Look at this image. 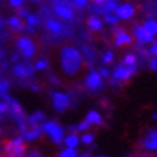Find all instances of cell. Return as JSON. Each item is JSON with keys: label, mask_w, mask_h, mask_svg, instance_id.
<instances>
[{"label": "cell", "mask_w": 157, "mask_h": 157, "mask_svg": "<svg viewBox=\"0 0 157 157\" xmlns=\"http://www.w3.org/2000/svg\"><path fill=\"white\" fill-rule=\"evenodd\" d=\"M91 2H94L95 5H102V3H105L107 0H91Z\"/></svg>", "instance_id": "37"}, {"label": "cell", "mask_w": 157, "mask_h": 157, "mask_svg": "<svg viewBox=\"0 0 157 157\" xmlns=\"http://www.w3.org/2000/svg\"><path fill=\"white\" fill-rule=\"evenodd\" d=\"M0 157H2V154H0Z\"/></svg>", "instance_id": "42"}, {"label": "cell", "mask_w": 157, "mask_h": 157, "mask_svg": "<svg viewBox=\"0 0 157 157\" xmlns=\"http://www.w3.org/2000/svg\"><path fill=\"white\" fill-rule=\"evenodd\" d=\"M86 121L90 124H97V125H101L102 124V117H101L97 111H90L88 115H86Z\"/></svg>", "instance_id": "16"}, {"label": "cell", "mask_w": 157, "mask_h": 157, "mask_svg": "<svg viewBox=\"0 0 157 157\" xmlns=\"http://www.w3.org/2000/svg\"><path fill=\"white\" fill-rule=\"evenodd\" d=\"M46 28H48L51 32H53V33H61L62 32L61 22H58V20H55V19H48L46 20Z\"/></svg>", "instance_id": "15"}, {"label": "cell", "mask_w": 157, "mask_h": 157, "mask_svg": "<svg viewBox=\"0 0 157 157\" xmlns=\"http://www.w3.org/2000/svg\"><path fill=\"white\" fill-rule=\"evenodd\" d=\"M7 88H9V82H7V81L0 82V92H5Z\"/></svg>", "instance_id": "28"}, {"label": "cell", "mask_w": 157, "mask_h": 157, "mask_svg": "<svg viewBox=\"0 0 157 157\" xmlns=\"http://www.w3.org/2000/svg\"><path fill=\"white\" fill-rule=\"evenodd\" d=\"M23 3V0H10V5L13 6V7H20Z\"/></svg>", "instance_id": "29"}, {"label": "cell", "mask_w": 157, "mask_h": 157, "mask_svg": "<svg viewBox=\"0 0 157 157\" xmlns=\"http://www.w3.org/2000/svg\"><path fill=\"white\" fill-rule=\"evenodd\" d=\"M9 26L13 29V30H22V29H25V22L20 20L19 17H10Z\"/></svg>", "instance_id": "17"}, {"label": "cell", "mask_w": 157, "mask_h": 157, "mask_svg": "<svg viewBox=\"0 0 157 157\" xmlns=\"http://www.w3.org/2000/svg\"><path fill=\"white\" fill-rule=\"evenodd\" d=\"M90 125H91V124H90V123H88V121H86V120H85L84 123H81V124H79V125H78V130H86V128H88V127H90Z\"/></svg>", "instance_id": "31"}, {"label": "cell", "mask_w": 157, "mask_h": 157, "mask_svg": "<svg viewBox=\"0 0 157 157\" xmlns=\"http://www.w3.org/2000/svg\"><path fill=\"white\" fill-rule=\"evenodd\" d=\"M0 28H2V20H0Z\"/></svg>", "instance_id": "40"}, {"label": "cell", "mask_w": 157, "mask_h": 157, "mask_svg": "<svg viewBox=\"0 0 157 157\" xmlns=\"http://www.w3.org/2000/svg\"><path fill=\"white\" fill-rule=\"evenodd\" d=\"M5 157H25L26 153V144L23 138H14L5 141Z\"/></svg>", "instance_id": "2"}, {"label": "cell", "mask_w": 157, "mask_h": 157, "mask_svg": "<svg viewBox=\"0 0 157 157\" xmlns=\"http://www.w3.org/2000/svg\"><path fill=\"white\" fill-rule=\"evenodd\" d=\"M143 26H144V29L147 30L148 33L151 35V36L157 35V22H154V20H147Z\"/></svg>", "instance_id": "18"}, {"label": "cell", "mask_w": 157, "mask_h": 157, "mask_svg": "<svg viewBox=\"0 0 157 157\" xmlns=\"http://www.w3.org/2000/svg\"><path fill=\"white\" fill-rule=\"evenodd\" d=\"M102 5H104V14L105 13H111V12H115L117 7H118V5H117L115 0H108V2H105V3H102Z\"/></svg>", "instance_id": "19"}, {"label": "cell", "mask_w": 157, "mask_h": 157, "mask_svg": "<svg viewBox=\"0 0 157 157\" xmlns=\"http://www.w3.org/2000/svg\"><path fill=\"white\" fill-rule=\"evenodd\" d=\"M52 102L53 107L56 109L58 113H63L65 109H68L71 101H69V97L63 92H53L52 94Z\"/></svg>", "instance_id": "6"}, {"label": "cell", "mask_w": 157, "mask_h": 157, "mask_svg": "<svg viewBox=\"0 0 157 157\" xmlns=\"http://www.w3.org/2000/svg\"><path fill=\"white\" fill-rule=\"evenodd\" d=\"M113 61H114V55H113L111 51H108V52L104 55V58H102V62H104V63H111Z\"/></svg>", "instance_id": "24"}, {"label": "cell", "mask_w": 157, "mask_h": 157, "mask_svg": "<svg viewBox=\"0 0 157 157\" xmlns=\"http://www.w3.org/2000/svg\"><path fill=\"white\" fill-rule=\"evenodd\" d=\"M48 67V63H46V61H39L38 63H36V69H43V68Z\"/></svg>", "instance_id": "30"}, {"label": "cell", "mask_w": 157, "mask_h": 157, "mask_svg": "<svg viewBox=\"0 0 157 157\" xmlns=\"http://www.w3.org/2000/svg\"><path fill=\"white\" fill-rule=\"evenodd\" d=\"M78 143H79V138L76 137V134H69V136L65 138V144H67L68 147L75 148L76 146H78Z\"/></svg>", "instance_id": "20"}, {"label": "cell", "mask_w": 157, "mask_h": 157, "mask_svg": "<svg viewBox=\"0 0 157 157\" xmlns=\"http://www.w3.org/2000/svg\"><path fill=\"white\" fill-rule=\"evenodd\" d=\"M26 157H43V156L38 151V150H33V151H30V153H29V154H28Z\"/></svg>", "instance_id": "33"}, {"label": "cell", "mask_w": 157, "mask_h": 157, "mask_svg": "<svg viewBox=\"0 0 157 157\" xmlns=\"http://www.w3.org/2000/svg\"><path fill=\"white\" fill-rule=\"evenodd\" d=\"M133 32H134L136 39H137V42L141 43V45L154 40V36H151V35L148 33L147 30L144 29V26H136V28H133Z\"/></svg>", "instance_id": "9"}, {"label": "cell", "mask_w": 157, "mask_h": 157, "mask_svg": "<svg viewBox=\"0 0 157 157\" xmlns=\"http://www.w3.org/2000/svg\"><path fill=\"white\" fill-rule=\"evenodd\" d=\"M42 130L46 134H49V137L52 138L56 144H61L62 140H63V130L58 123H53V121H49V123H45L42 125Z\"/></svg>", "instance_id": "3"}, {"label": "cell", "mask_w": 157, "mask_h": 157, "mask_svg": "<svg viewBox=\"0 0 157 157\" xmlns=\"http://www.w3.org/2000/svg\"><path fill=\"white\" fill-rule=\"evenodd\" d=\"M104 20L105 22H108V23L117 25V22H118V16H113V14H109V13H105L104 14Z\"/></svg>", "instance_id": "23"}, {"label": "cell", "mask_w": 157, "mask_h": 157, "mask_svg": "<svg viewBox=\"0 0 157 157\" xmlns=\"http://www.w3.org/2000/svg\"><path fill=\"white\" fill-rule=\"evenodd\" d=\"M6 109H7V105L5 104V102H0V115L3 114V113H5Z\"/></svg>", "instance_id": "34"}, {"label": "cell", "mask_w": 157, "mask_h": 157, "mask_svg": "<svg viewBox=\"0 0 157 157\" xmlns=\"http://www.w3.org/2000/svg\"><path fill=\"white\" fill-rule=\"evenodd\" d=\"M61 67L65 75L74 76L76 75L82 67V56L75 48L65 46L61 49Z\"/></svg>", "instance_id": "1"}, {"label": "cell", "mask_w": 157, "mask_h": 157, "mask_svg": "<svg viewBox=\"0 0 157 157\" xmlns=\"http://www.w3.org/2000/svg\"><path fill=\"white\" fill-rule=\"evenodd\" d=\"M53 12L65 20L74 19V10L71 9V6H67L63 3H53Z\"/></svg>", "instance_id": "8"}, {"label": "cell", "mask_w": 157, "mask_h": 157, "mask_svg": "<svg viewBox=\"0 0 157 157\" xmlns=\"http://www.w3.org/2000/svg\"><path fill=\"white\" fill-rule=\"evenodd\" d=\"M113 36H114L115 46H128L133 43V38L128 35V32L124 28H114L113 29Z\"/></svg>", "instance_id": "4"}, {"label": "cell", "mask_w": 157, "mask_h": 157, "mask_svg": "<svg viewBox=\"0 0 157 157\" xmlns=\"http://www.w3.org/2000/svg\"><path fill=\"white\" fill-rule=\"evenodd\" d=\"M97 157H105V156H97Z\"/></svg>", "instance_id": "41"}, {"label": "cell", "mask_w": 157, "mask_h": 157, "mask_svg": "<svg viewBox=\"0 0 157 157\" xmlns=\"http://www.w3.org/2000/svg\"><path fill=\"white\" fill-rule=\"evenodd\" d=\"M100 75L101 76H108V74H109V72H108V69H105V68H101V69H100Z\"/></svg>", "instance_id": "35"}, {"label": "cell", "mask_w": 157, "mask_h": 157, "mask_svg": "<svg viewBox=\"0 0 157 157\" xmlns=\"http://www.w3.org/2000/svg\"><path fill=\"white\" fill-rule=\"evenodd\" d=\"M94 141V136L92 134H85L84 137H82V143L84 144H91Z\"/></svg>", "instance_id": "25"}, {"label": "cell", "mask_w": 157, "mask_h": 157, "mask_svg": "<svg viewBox=\"0 0 157 157\" xmlns=\"http://www.w3.org/2000/svg\"><path fill=\"white\" fill-rule=\"evenodd\" d=\"M35 118H38V120H45V115H43L42 113H36V114H35Z\"/></svg>", "instance_id": "36"}, {"label": "cell", "mask_w": 157, "mask_h": 157, "mask_svg": "<svg viewBox=\"0 0 157 157\" xmlns=\"http://www.w3.org/2000/svg\"><path fill=\"white\" fill-rule=\"evenodd\" d=\"M86 26H88L91 32H100L102 29V20L98 19L97 16H90L86 19Z\"/></svg>", "instance_id": "13"}, {"label": "cell", "mask_w": 157, "mask_h": 157, "mask_svg": "<svg viewBox=\"0 0 157 157\" xmlns=\"http://www.w3.org/2000/svg\"><path fill=\"white\" fill-rule=\"evenodd\" d=\"M101 85H102V78H101L98 72L92 71L90 75L86 76V86L90 90H98Z\"/></svg>", "instance_id": "12"}, {"label": "cell", "mask_w": 157, "mask_h": 157, "mask_svg": "<svg viewBox=\"0 0 157 157\" xmlns=\"http://www.w3.org/2000/svg\"><path fill=\"white\" fill-rule=\"evenodd\" d=\"M86 2H88V0H74V3H75L76 7H84V6H86Z\"/></svg>", "instance_id": "27"}, {"label": "cell", "mask_w": 157, "mask_h": 157, "mask_svg": "<svg viewBox=\"0 0 157 157\" xmlns=\"http://www.w3.org/2000/svg\"><path fill=\"white\" fill-rule=\"evenodd\" d=\"M115 13L118 16V19L128 20L136 14V10H134V7L131 5H123V6H118V7H117Z\"/></svg>", "instance_id": "11"}, {"label": "cell", "mask_w": 157, "mask_h": 157, "mask_svg": "<svg viewBox=\"0 0 157 157\" xmlns=\"http://www.w3.org/2000/svg\"><path fill=\"white\" fill-rule=\"evenodd\" d=\"M150 68H151L153 71L157 72V56H153L151 59H150Z\"/></svg>", "instance_id": "26"}, {"label": "cell", "mask_w": 157, "mask_h": 157, "mask_svg": "<svg viewBox=\"0 0 157 157\" xmlns=\"http://www.w3.org/2000/svg\"><path fill=\"white\" fill-rule=\"evenodd\" d=\"M13 72H14V75L19 76V78H22V79L29 78V76H32V74H33L32 68L26 67V65H17V67H14Z\"/></svg>", "instance_id": "14"}, {"label": "cell", "mask_w": 157, "mask_h": 157, "mask_svg": "<svg viewBox=\"0 0 157 157\" xmlns=\"http://www.w3.org/2000/svg\"><path fill=\"white\" fill-rule=\"evenodd\" d=\"M30 2H35V3H39L40 0H30Z\"/></svg>", "instance_id": "38"}, {"label": "cell", "mask_w": 157, "mask_h": 157, "mask_svg": "<svg viewBox=\"0 0 157 157\" xmlns=\"http://www.w3.org/2000/svg\"><path fill=\"white\" fill-rule=\"evenodd\" d=\"M82 157H90V154H84V156H82Z\"/></svg>", "instance_id": "39"}, {"label": "cell", "mask_w": 157, "mask_h": 157, "mask_svg": "<svg viewBox=\"0 0 157 157\" xmlns=\"http://www.w3.org/2000/svg\"><path fill=\"white\" fill-rule=\"evenodd\" d=\"M76 154H78V153H76L74 148L68 147V148H65V150H62L59 157H76Z\"/></svg>", "instance_id": "22"}, {"label": "cell", "mask_w": 157, "mask_h": 157, "mask_svg": "<svg viewBox=\"0 0 157 157\" xmlns=\"http://www.w3.org/2000/svg\"><path fill=\"white\" fill-rule=\"evenodd\" d=\"M141 146L146 150H157V130H151L146 134V137L141 140Z\"/></svg>", "instance_id": "10"}, {"label": "cell", "mask_w": 157, "mask_h": 157, "mask_svg": "<svg viewBox=\"0 0 157 157\" xmlns=\"http://www.w3.org/2000/svg\"><path fill=\"white\" fill-rule=\"evenodd\" d=\"M134 72H136V67H128V65L121 63V65H118L115 68L114 78L120 79V81H127V79H130V76L133 75Z\"/></svg>", "instance_id": "7"}, {"label": "cell", "mask_w": 157, "mask_h": 157, "mask_svg": "<svg viewBox=\"0 0 157 157\" xmlns=\"http://www.w3.org/2000/svg\"><path fill=\"white\" fill-rule=\"evenodd\" d=\"M16 45H17V48L20 49V52L23 53V56H26V58H32L35 55V52H36L33 40L30 38H28V36L19 38L17 42H16Z\"/></svg>", "instance_id": "5"}, {"label": "cell", "mask_w": 157, "mask_h": 157, "mask_svg": "<svg viewBox=\"0 0 157 157\" xmlns=\"http://www.w3.org/2000/svg\"><path fill=\"white\" fill-rule=\"evenodd\" d=\"M148 52H150V55H153V56H157V42L153 45L151 48H150V51H148Z\"/></svg>", "instance_id": "32"}, {"label": "cell", "mask_w": 157, "mask_h": 157, "mask_svg": "<svg viewBox=\"0 0 157 157\" xmlns=\"http://www.w3.org/2000/svg\"><path fill=\"white\" fill-rule=\"evenodd\" d=\"M123 63L124 65H128V67H136V63H137V56H136L134 53H130L127 56H124Z\"/></svg>", "instance_id": "21"}]
</instances>
